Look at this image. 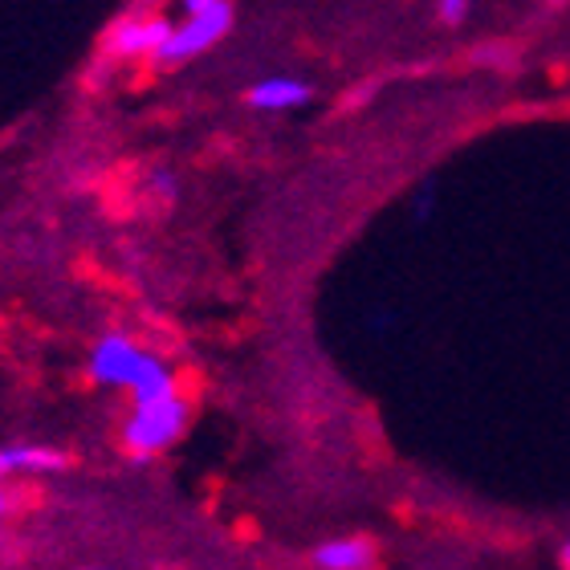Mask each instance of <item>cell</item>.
Returning <instances> with one entry per match:
<instances>
[{
  "instance_id": "obj_1",
  "label": "cell",
  "mask_w": 570,
  "mask_h": 570,
  "mask_svg": "<svg viewBox=\"0 0 570 570\" xmlns=\"http://www.w3.org/2000/svg\"><path fill=\"white\" fill-rule=\"evenodd\" d=\"M90 380L98 387H119V392H131L135 400H155V395L179 392L176 371L164 355H155L147 346H139L127 334H102L90 351Z\"/></svg>"
},
{
  "instance_id": "obj_2",
  "label": "cell",
  "mask_w": 570,
  "mask_h": 570,
  "mask_svg": "<svg viewBox=\"0 0 570 570\" xmlns=\"http://www.w3.org/2000/svg\"><path fill=\"white\" fill-rule=\"evenodd\" d=\"M188 420H191V407L179 392L155 395V400H135L131 416L122 424V444H127V452H131L135 461L147 464L155 452L171 449L184 436Z\"/></svg>"
},
{
  "instance_id": "obj_3",
  "label": "cell",
  "mask_w": 570,
  "mask_h": 570,
  "mask_svg": "<svg viewBox=\"0 0 570 570\" xmlns=\"http://www.w3.org/2000/svg\"><path fill=\"white\" fill-rule=\"evenodd\" d=\"M233 29V4L228 0H216L200 12H184V21L171 24L164 49L155 53V66H179V61H191L208 53V49L220 41V37Z\"/></svg>"
},
{
  "instance_id": "obj_4",
  "label": "cell",
  "mask_w": 570,
  "mask_h": 570,
  "mask_svg": "<svg viewBox=\"0 0 570 570\" xmlns=\"http://www.w3.org/2000/svg\"><path fill=\"white\" fill-rule=\"evenodd\" d=\"M167 33H171V21L167 17H122V21L110 24L107 33V53L110 58H155L164 49Z\"/></svg>"
},
{
  "instance_id": "obj_5",
  "label": "cell",
  "mask_w": 570,
  "mask_h": 570,
  "mask_svg": "<svg viewBox=\"0 0 570 570\" xmlns=\"http://www.w3.org/2000/svg\"><path fill=\"white\" fill-rule=\"evenodd\" d=\"M309 98H314L309 82L289 78V73H274V78H262L245 90V107L262 110V115H285V110H302Z\"/></svg>"
},
{
  "instance_id": "obj_6",
  "label": "cell",
  "mask_w": 570,
  "mask_h": 570,
  "mask_svg": "<svg viewBox=\"0 0 570 570\" xmlns=\"http://www.w3.org/2000/svg\"><path fill=\"white\" fill-rule=\"evenodd\" d=\"M309 562L318 570H367V567H375V542L358 534L331 538V542L314 547Z\"/></svg>"
},
{
  "instance_id": "obj_7",
  "label": "cell",
  "mask_w": 570,
  "mask_h": 570,
  "mask_svg": "<svg viewBox=\"0 0 570 570\" xmlns=\"http://www.w3.org/2000/svg\"><path fill=\"white\" fill-rule=\"evenodd\" d=\"M70 456L46 444H0V476L9 473H58L66 469Z\"/></svg>"
},
{
  "instance_id": "obj_8",
  "label": "cell",
  "mask_w": 570,
  "mask_h": 570,
  "mask_svg": "<svg viewBox=\"0 0 570 570\" xmlns=\"http://www.w3.org/2000/svg\"><path fill=\"white\" fill-rule=\"evenodd\" d=\"M147 196H151V200H164V204L176 200V196H179V179H176V171H167V167L151 171V179H147Z\"/></svg>"
},
{
  "instance_id": "obj_9",
  "label": "cell",
  "mask_w": 570,
  "mask_h": 570,
  "mask_svg": "<svg viewBox=\"0 0 570 570\" xmlns=\"http://www.w3.org/2000/svg\"><path fill=\"white\" fill-rule=\"evenodd\" d=\"M476 0H436V17L440 24H449V29H456V24L469 21V12H473Z\"/></svg>"
},
{
  "instance_id": "obj_10",
  "label": "cell",
  "mask_w": 570,
  "mask_h": 570,
  "mask_svg": "<svg viewBox=\"0 0 570 570\" xmlns=\"http://www.w3.org/2000/svg\"><path fill=\"white\" fill-rule=\"evenodd\" d=\"M9 510H12V498H9V489H4V481H0V525H4Z\"/></svg>"
},
{
  "instance_id": "obj_11",
  "label": "cell",
  "mask_w": 570,
  "mask_h": 570,
  "mask_svg": "<svg viewBox=\"0 0 570 570\" xmlns=\"http://www.w3.org/2000/svg\"><path fill=\"white\" fill-rule=\"evenodd\" d=\"M208 4H216V0H179L184 12H200V9H208Z\"/></svg>"
},
{
  "instance_id": "obj_12",
  "label": "cell",
  "mask_w": 570,
  "mask_h": 570,
  "mask_svg": "<svg viewBox=\"0 0 570 570\" xmlns=\"http://www.w3.org/2000/svg\"><path fill=\"white\" fill-rule=\"evenodd\" d=\"M559 567H567V570H570V538L559 547Z\"/></svg>"
}]
</instances>
